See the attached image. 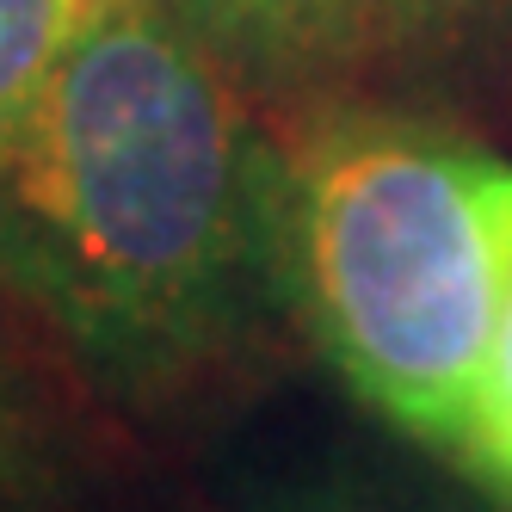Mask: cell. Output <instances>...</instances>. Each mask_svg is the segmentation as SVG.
<instances>
[{"label": "cell", "instance_id": "6da1fadb", "mask_svg": "<svg viewBox=\"0 0 512 512\" xmlns=\"http://www.w3.org/2000/svg\"><path fill=\"white\" fill-rule=\"evenodd\" d=\"M272 161L173 0H105L0 155V290L112 395L186 389L278 297Z\"/></svg>", "mask_w": 512, "mask_h": 512}, {"label": "cell", "instance_id": "7a4b0ae2", "mask_svg": "<svg viewBox=\"0 0 512 512\" xmlns=\"http://www.w3.org/2000/svg\"><path fill=\"white\" fill-rule=\"evenodd\" d=\"M272 272L364 408L463 457L512 272V161L414 112L327 105L278 142Z\"/></svg>", "mask_w": 512, "mask_h": 512}, {"label": "cell", "instance_id": "3957f363", "mask_svg": "<svg viewBox=\"0 0 512 512\" xmlns=\"http://www.w3.org/2000/svg\"><path fill=\"white\" fill-rule=\"evenodd\" d=\"M241 81L315 87L371 56L420 0H173Z\"/></svg>", "mask_w": 512, "mask_h": 512}, {"label": "cell", "instance_id": "277c9868", "mask_svg": "<svg viewBox=\"0 0 512 512\" xmlns=\"http://www.w3.org/2000/svg\"><path fill=\"white\" fill-rule=\"evenodd\" d=\"M99 7L105 0H0V155L38 112Z\"/></svg>", "mask_w": 512, "mask_h": 512}, {"label": "cell", "instance_id": "5b68a950", "mask_svg": "<svg viewBox=\"0 0 512 512\" xmlns=\"http://www.w3.org/2000/svg\"><path fill=\"white\" fill-rule=\"evenodd\" d=\"M457 463L475 482H488L500 500H512V272H506L488 371H482V389H475V414H469V438Z\"/></svg>", "mask_w": 512, "mask_h": 512}, {"label": "cell", "instance_id": "8992f818", "mask_svg": "<svg viewBox=\"0 0 512 512\" xmlns=\"http://www.w3.org/2000/svg\"><path fill=\"white\" fill-rule=\"evenodd\" d=\"M44 475V457H38V432H31V414L19 401V383L7 377L0 364V506L25 500Z\"/></svg>", "mask_w": 512, "mask_h": 512}, {"label": "cell", "instance_id": "52a82bcc", "mask_svg": "<svg viewBox=\"0 0 512 512\" xmlns=\"http://www.w3.org/2000/svg\"><path fill=\"white\" fill-rule=\"evenodd\" d=\"M272 512H401V506H383L371 494H346V488H309V494L278 500Z\"/></svg>", "mask_w": 512, "mask_h": 512}, {"label": "cell", "instance_id": "ba28073f", "mask_svg": "<svg viewBox=\"0 0 512 512\" xmlns=\"http://www.w3.org/2000/svg\"><path fill=\"white\" fill-rule=\"evenodd\" d=\"M420 7H426V0H420Z\"/></svg>", "mask_w": 512, "mask_h": 512}]
</instances>
